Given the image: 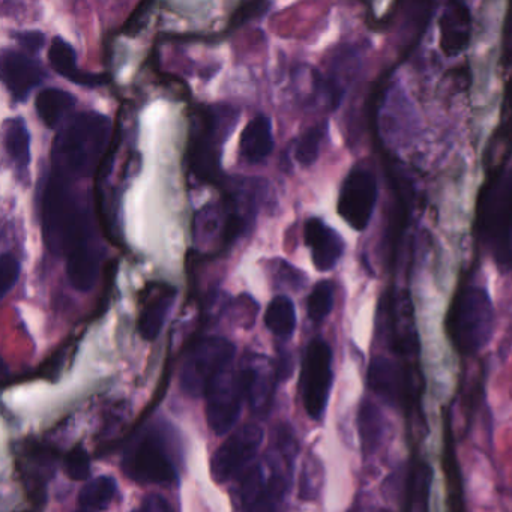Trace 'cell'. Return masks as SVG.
<instances>
[{
  "mask_svg": "<svg viewBox=\"0 0 512 512\" xmlns=\"http://www.w3.org/2000/svg\"><path fill=\"white\" fill-rule=\"evenodd\" d=\"M133 512H143V511H142V508H140V509H136V511H133Z\"/></svg>",
  "mask_w": 512,
  "mask_h": 512,
  "instance_id": "f35d334b",
  "label": "cell"
},
{
  "mask_svg": "<svg viewBox=\"0 0 512 512\" xmlns=\"http://www.w3.org/2000/svg\"><path fill=\"white\" fill-rule=\"evenodd\" d=\"M295 458L278 449L268 457V467H250L241 479L239 503L244 512H278L290 487Z\"/></svg>",
  "mask_w": 512,
  "mask_h": 512,
  "instance_id": "5b68a950",
  "label": "cell"
},
{
  "mask_svg": "<svg viewBox=\"0 0 512 512\" xmlns=\"http://www.w3.org/2000/svg\"><path fill=\"white\" fill-rule=\"evenodd\" d=\"M205 397L209 427L218 436H224L238 421L245 398L239 371L233 365L220 371L206 388Z\"/></svg>",
  "mask_w": 512,
  "mask_h": 512,
  "instance_id": "9c48e42d",
  "label": "cell"
},
{
  "mask_svg": "<svg viewBox=\"0 0 512 512\" xmlns=\"http://www.w3.org/2000/svg\"><path fill=\"white\" fill-rule=\"evenodd\" d=\"M304 241L310 248L314 268L319 272L332 271L346 250L343 236L322 218H308L304 226Z\"/></svg>",
  "mask_w": 512,
  "mask_h": 512,
  "instance_id": "9a60e30c",
  "label": "cell"
},
{
  "mask_svg": "<svg viewBox=\"0 0 512 512\" xmlns=\"http://www.w3.org/2000/svg\"><path fill=\"white\" fill-rule=\"evenodd\" d=\"M22 272V265L14 254L4 253L0 257V295H8L16 287Z\"/></svg>",
  "mask_w": 512,
  "mask_h": 512,
  "instance_id": "4dcf8cb0",
  "label": "cell"
},
{
  "mask_svg": "<svg viewBox=\"0 0 512 512\" xmlns=\"http://www.w3.org/2000/svg\"><path fill=\"white\" fill-rule=\"evenodd\" d=\"M334 373H332V350L322 338H314L305 350L302 361V403L308 416L314 421L323 418L331 395Z\"/></svg>",
  "mask_w": 512,
  "mask_h": 512,
  "instance_id": "ba28073f",
  "label": "cell"
},
{
  "mask_svg": "<svg viewBox=\"0 0 512 512\" xmlns=\"http://www.w3.org/2000/svg\"><path fill=\"white\" fill-rule=\"evenodd\" d=\"M4 149L10 160L11 167L16 173L17 179L23 184H29V166H31V133H29L26 119L8 118L5 119L4 127Z\"/></svg>",
  "mask_w": 512,
  "mask_h": 512,
  "instance_id": "d6986e66",
  "label": "cell"
},
{
  "mask_svg": "<svg viewBox=\"0 0 512 512\" xmlns=\"http://www.w3.org/2000/svg\"><path fill=\"white\" fill-rule=\"evenodd\" d=\"M475 232L497 265L512 268V167L497 170L482 187Z\"/></svg>",
  "mask_w": 512,
  "mask_h": 512,
  "instance_id": "3957f363",
  "label": "cell"
},
{
  "mask_svg": "<svg viewBox=\"0 0 512 512\" xmlns=\"http://www.w3.org/2000/svg\"><path fill=\"white\" fill-rule=\"evenodd\" d=\"M235 353V344L227 338L205 337L196 341L182 364V391L190 397L205 395L211 380L232 365Z\"/></svg>",
  "mask_w": 512,
  "mask_h": 512,
  "instance_id": "52a82bcc",
  "label": "cell"
},
{
  "mask_svg": "<svg viewBox=\"0 0 512 512\" xmlns=\"http://www.w3.org/2000/svg\"><path fill=\"white\" fill-rule=\"evenodd\" d=\"M274 146L271 119L265 115H257L242 130L239 157L248 164H263L274 151Z\"/></svg>",
  "mask_w": 512,
  "mask_h": 512,
  "instance_id": "ffe728a7",
  "label": "cell"
},
{
  "mask_svg": "<svg viewBox=\"0 0 512 512\" xmlns=\"http://www.w3.org/2000/svg\"><path fill=\"white\" fill-rule=\"evenodd\" d=\"M379 187L371 170L356 167L341 184L337 212L341 220L356 232H364L376 209Z\"/></svg>",
  "mask_w": 512,
  "mask_h": 512,
  "instance_id": "30bf717a",
  "label": "cell"
},
{
  "mask_svg": "<svg viewBox=\"0 0 512 512\" xmlns=\"http://www.w3.org/2000/svg\"><path fill=\"white\" fill-rule=\"evenodd\" d=\"M143 512H173L172 506L167 503L164 497L158 494H149L142 503Z\"/></svg>",
  "mask_w": 512,
  "mask_h": 512,
  "instance_id": "e575fe53",
  "label": "cell"
},
{
  "mask_svg": "<svg viewBox=\"0 0 512 512\" xmlns=\"http://www.w3.org/2000/svg\"><path fill=\"white\" fill-rule=\"evenodd\" d=\"M373 512H389V511H386V509H379V511H373Z\"/></svg>",
  "mask_w": 512,
  "mask_h": 512,
  "instance_id": "74e56055",
  "label": "cell"
},
{
  "mask_svg": "<svg viewBox=\"0 0 512 512\" xmlns=\"http://www.w3.org/2000/svg\"><path fill=\"white\" fill-rule=\"evenodd\" d=\"M118 493V484L112 476H98L80 491L79 502L85 511H103L112 505Z\"/></svg>",
  "mask_w": 512,
  "mask_h": 512,
  "instance_id": "cb8c5ba5",
  "label": "cell"
},
{
  "mask_svg": "<svg viewBox=\"0 0 512 512\" xmlns=\"http://www.w3.org/2000/svg\"><path fill=\"white\" fill-rule=\"evenodd\" d=\"M368 388L389 406L409 409L416 401L418 383L410 368L386 358L374 356L368 364Z\"/></svg>",
  "mask_w": 512,
  "mask_h": 512,
  "instance_id": "8fae6325",
  "label": "cell"
},
{
  "mask_svg": "<svg viewBox=\"0 0 512 512\" xmlns=\"http://www.w3.org/2000/svg\"><path fill=\"white\" fill-rule=\"evenodd\" d=\"M325 470L316 455H308L299 479V497L302 500H316L322 490Z\"/></svg>",
  "mask_w": 512,
  "mask_h": 512,
  "instance_id": "83f0119b",
  "label": "cell"
},
{
  "mask_svg": "<svg viewBox=\"0 0 512 512\" xmlns=\"http://www.w3.org/2000/svg\"><path fill=\"white\" fill-rule=\"evenodd\" d=\"M49 64L52 70L68 82L82 88L97 89L107 85L106 76L80 70L74 47L62 37H55L49 47Z\"/></svg>",
  "mask_w": 512,
  "mask_h": 512,
  "instance_id": "ac0fdd59",
  "label": "cell"
},
{
  "mask_svg": "<svg viewBox=\"0 0 512 512\" xmlns=\"http://www.w3.org/2000/svg\"><path fill=\"white\" fill-rule=\"evenodd\" d=\"M44 77L46 71L31 56L14 49L2 50V82L14 103H25Z\"/></svg>",
  "mask_w": 512,
  "mask_h": 512,
  "instance_id": "5bb4252c",
  "label": "cell"
},
{
  "mask_svg": "<svg viewBox=\"0 0 512 512\" xmlns=\"http://www.w3.org/2000/svg\"><path fill=\"white\" fill-rule=\"evenodd\" d=\"M505 55L508 61H512V5L511 10H509L508 19H506Z\"/></svg>",
  "mask_w": 512,
  "mask_h": 512,
  "instance_id": "d590c367",
  "label": "cell"
},
{
  "mask_svg": "<svg viewBox=\"0 0 512 512\" xmlns=\"http://www.w3.org/2000/svg\"><path fill=\"white\" fill-rule=\"evenodd\" d=\"M271 7L272 4H269V2H247V4H242L241 7L233 13V16L230 17L229 31H236V29L241 28V26L250 22V20L263 16Z\"/></svg>",
  "mask_w": 512,
  "mask_h": 512,
  "instance_id": "1f68e13d",
  "label": "cell"
},
{
  "mask_svg": "<svg viewBox=\"0 0 512 512\" xmlns=\"http://www.w3.org/2000/svg\"><path fill=\"white\" fill-rule=\"evenodd\" d=\"M178 298V290L169 284L152 283L146 287L139 317V332L146 341L157 340Z\"/></svg>",
  "mask_w": 512,
  "mask_h": 512,
  "instance_id": "e0dca14e",
  "label": "cell"
},
{
  "mask_svg": "<svg viewBox=\"0 0 512 512\" xmlns=\"http://www.w3.org/2000/svg\"><path fill=\"white\" fill-rule=\"evenodd\" d=\"M358 434L365 457L376 454L385 436V419L376 404L362 401L358 410Z\"/></svg>",
  "mask_w": 512,
  "mask_h": 512,
  "instance_id": "7402d4cb",
  "label": "cell"
},
{
  "mask_svg": "<svg viewBox=\"0 0 512 512\" xmlns=\"http://www.w3.org/2000/svg\"><path fill=\"white\" fill-rule=\"evenodd\" d=\"M446 334L461 355H476L491 341L494 305L487 290L464 286L455 293L445 320Z\"/></svg>",
  "mask_w": 512,
  "mask_h": 512,
  "instance_id": "277c9868",
  "label": "cell"
},
{
  "mask_svg": "<svg viewBox=\"0 0 512 512\" xmlns=\"http://www.w3.org/2000/svg\"><path fill=\"white\" fill-rule=\"evenodd\" d=\"M62 466H64V472L67 473L68 478L73 481H85L91 473V460H89L85 446L76 445L71 448V451L65 455Z\"/></svg>",
  "mask_w": 512,
  "mask_h": 512,
  "instance_id": "f546056e",
  "label": "cell"
},
{
  "mask_svg": "<svg viewBox=\"0 0 512 512\" xmlns=\"http://www.w3.org/2000/svg\"><path fill=\"white\" fill-rule=\"evenodd\" d=\"M262 440L263 431L259 425L247 424L238 428L212 457V478L217 482H227L235 478L247 466L248 461L253 460Z\"/></svg>",
  "mask_w": 512,
  "mask_h": 512,
  "instance_id": "7c38bea8",
  "label": "cell"
},
{
  "mask_svg": "<svg viewBox=\"0 0 512 512\" xmlns=\"http://www.w3.org/2000/svg\"><path fill=\"white\" fill-rule=\"evenodd\" d=\"M472 37V13L461 2L446 5L439 19V47L446 58L466 52Z\"/></svg>",
  "mask_w": 512,
  "mask_h": 512,
  "instance_id": "2e32d148",
  "label": "cell"
},
{
  "mask_svg": "<svg viewBox=\"0 0 512 512\" xmlns=\"http://www.w3.org/2000/svg\"><path fill=\"white\" fill-rule=\"evenodd\" d=\"M14 40L29 55H37L46 46V35L40 31H23L13 34Z\"/></svg>",
  "mask_w": 512,
  "mask_h": 512,
  "instance_id": "836d02e7",
  "label": "cell"
},
{
  "mask_svg": "<svg viewBox=\"0 0 512 512\" xmlns=\"http://www.w3.org/2000/svg\"><path fill=\"white\" fill-rule=\"evenodd\" d=\"M509 95H508V121H505L506 133L512 134V83H509Z\"/></svg>",
  "mask_w": 512,
  "mask_h": 512,
  "instance_id": "8d00e7d4",
  "label": "cell"
},
{
  "mask_svg": "<svg viewBox=\"0 0 512 512\" xmlns=\"http://www.w3.org/2000/svg\"><path fill=\"white\" fill-rule=\"evenodd\" d=\"M433 470L430 464L418 463L413 469L407 490V512H428Z\"/></svg>",
  "mask_w": 512,
  "mask_h": 512,
  "instance_id": "d4e9b609",
  "label": "cell"
},
{
  "mask_svg": "<svg viewBox=\"0 0 512 512\" xmlns=\"http://www.w3.org/2000/svg\"><path fill=\"white\" fill-rule=\"evenodd\" d=\"M125 473L139 484L172 485L178 482V469L163 433L148 428L131 442L124 455Z\"/></svg>",
  "mask_w": 512,
  "mask_h": 512,
  "instance_id": "8992f818",
  "label": "cell"
},
{
  "mask_svg": "<svg viewBox=\"0 0 512 512\" xmlns=\"http://www.w3.org/2000/svg\"><path fill=\"white\" fill-rule=\"evenodd\" d=\"M265 325L275 337L290 338L296 329V308L292 299L286 295H277L265 313Z\"/></svg>",
  "mask_w": 512,
  "mask_h": 512,
  "instance_id": "603a6c76",
  "label": "cell"
},
{
  "mask_svg": "<svg viewBox=\"0 0 512 512\" xmlns=\"http://www.w3.org/2000/svg\"><path fill=\"white\" fill-rule=\"evenodd\" d=\"M329 125L323 121L305 131L299 137L295 148V158L301 166L310 167L316 163L322 149L323 142L328 137Z\"/></svg>",
  "mask_w": 512,
  "mask_h": 512,
  "instance_id": "484cf974",
  "label": "cell"
},
{
  "mask_svg": "<svg viewBox=\"0 0 512 512\" xmlns=\"http://www.w3.org/2000/svg\"><path fill=\"white\" fill-rule=\"evenodd\" d=\"M80 512H89V511H80Z\"/></svg>",
  "mask_w": 512,
  "mask_h": 512,
  "instance_id": "ab89813d",
  "label": "cell"
},
{
  "mask_svg": "<svg viewBox=\"0 0 512 512\" xmlns=\"http://www.w3.org/2000/svg\"><path fill=\"white\" fill-rule=\"evenodd\" d=\"M83 179L49 172L40 194L44 242L67 260L74 289L91 292L100 275L104 248L97 233V203L79 188ZM88 181V179H85Z\"/></svg>",
  "mask_w": 512,
  "mask_h": 512,
  "instance_id": "6da1fadb",
  "label": "cell"
},
{
  "mask_svg": "<svg viewBox=\"0 0 512 512\" xmlns=\"http://www.w3.org/2000/svg\"><path fill=\"white\" fill-rule=\"evenodd\" d=\"M157 7L155 2H143L139 7L134 10L131 14L130 19L125 22L124 28H122V34L128 35V37H136L143 29L148 25L149 19H151L154 8Z\"/></svg>",
  "mask_w": 512,
  "mask_h": 512,
  "instance_id": "d6a6232c",
  "label": "cell"
},
{
  "mask_svg": "<svg viewBox=\"0 0 512 512\" xmlns=\"http://www.w3.org/2000/svg\"><path fill=\"white\" fill-rule=\"evenodd\" d=\"M76 97L64 89L49 88L41 91L35 100L38 118L50 130H56L76 107Z\"/></svg>",
  "mask_w": 512,
  "mask_h": 512,
  "instance_id": "44dd1931",
  "label": "cell"
},
{
  "mask_svg": "<svg viewBox=\"0 0 512 512\" xmlns=\"http://www.w3.org/2000/svg\"><path fill=\"white\" fill-rule=\"evenodd\" d=\"M269 274L277 286L290 287L293 290L302 289L307 284V275L301 269L295 268L292 263L283 259L272 260Z\"/></svg>",
  "mask_w": 512,
  "mask_h": 512,
  "instance_id": "f1b7e54d",
  "label": "cell"
},
{
  "mask_svg": "<svg viewBox=\"0 0 512 512\" xmlns=\"http://www.w3.org/2000/svg\"><path fill=\"white\" fill-rule=\"evenodd\" d=\"M245 400L257 416H265L274 401L277 380L280 379L277 365L263 355L247 356L239 370Z\"/></svg>",
  "mask_w": 512,
  "mask_h": 512,
  "instance_id": "4fadbf2b",
  "label": "cell"
},
{
  "mask_svg": "<svg viewBox=\"0 0 512 512\" xmlns=\"http://www.w3.org/2000/svg\"><path fill=\"white\" fill-rule=\"evenodd\" d=\"M335 287L331 281H319L307 299V313L311 322L322 323L334 308Z\"/></svg>",
  "mask_w": 512,
  "mask_h": 512,
  "instance_id": "4316f807",
  "label": "cell"
},
{
  "mask_svg": "<svg viewBox=\"0 0 512 512\" xmlns=\"http://www.w3.org/2000/svg\"><path fill=\"white\" fill-rule=\"evenodd\" d=\"M239 110L235 107L206 106L194 113L188 143V169L196 181L206 185L223 182L224 145L238 124Z\"/></svg>",
  "mask_w": 512,
  "mask_h": 512,
  "instance_id": "7a4b0ae2",
  "label": "cell"
}]
</instances>
